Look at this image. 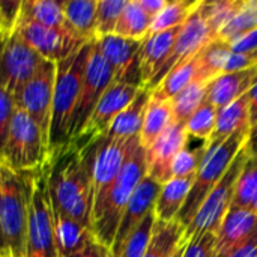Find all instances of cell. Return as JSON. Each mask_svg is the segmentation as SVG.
<instances>
[{
	"mask_svg": "<svg viewBox=\"0 0 257 257\" xmlns=\"http://www.w3.org/2000/svg\"><path fill=\"white\" fill-rule=\"evenodd\" d=\"M48 193L53 209L92 227L93 188L86 146L69 143L50 155Z\"/></svg>",
	"mask_w": 257,
	"mask_h": 257,
	"instance_id": "1",
	"label": "cell"
},
{
	"mask_svg": "<svg viewBox=\"0 0 257 257\" xmlns=\"http://www.w3.org/2000/svg\"><path fill=\"white\" fill-rule=\"evenodd\" d=\"M92 44L93 41L81 45L75 53L57 63L51 123L48 134L50 155L66 148L69 143L71 119L78 102Z\"/></svg>",
	"mask_w": 257,
	"mask_h": 257,
	"instance_id": "2",
	"label": "cell"
},
{
	"mask_svg": "<svg viewBox=\"0 0 257 257\" xmlns=\"http://www.w3.org/2000/svg\"><path fill=\"white\" fill-rule=\"evenodd\" d=\"M146 175V151L140 145L139 139L130 151L126 161L114 184L108 190L105 199L92 214V232L96 241L105 245L107 248H110L113 244L117 226L131 196L134 194V191Z\"/></svg>",
	"mask_w": 257,
	"mask_h": 257,
	"instance_id": "3",
	"label": "cell"
},
{
	"mask_svg": "<svg viewBox=\"0 0 257 257\" xmlns=\"http://www.w3.org/2000/svg\"><path fill=\"white\" fill-rule=\"evenodd\" d=\"M48 167L50 160L36 170L20 173L27 196L26 257H60L48 193Z\"/></svg>",
	"mask_w": 257,
	"mask_h": 257,
	"instance_id": "4",
	"label": "cell"
},
{
	"mask_svg": "<svg viewBox=\"0 0 257 257\" xmlns=\"http://www.w3.org/2000/svg\"><path fill=\"white\" fill-rule=\"evenodd\" d=\"M250 134V128H242L236 131L233 136H230L224 143H221L217 149L206 154L197 175L194 179V184L191 187V191L176 217V221L187 229L191 221L194 220L197 211L200 209L205 199L209 196V193L215 188V185L221 181V178L229 170L230 164L233 163L238 152L245 146L247 139Z\"/></svg>",
	"mask_w": 257,
	"mask_h": 257,
	"instance_id": "5",
	"label": "cell"
},
{
	"mask_svg": "<svg viewBox=\"0 0 257 257\" xmlns=\"http://www.w3.org/2000/svg\"><path fill=\"white\" fill-rule=\"evenodd\" d=\"M50 160V148L35 120L17 108L2 151L0 164L17 173L36 170Z\"/></svg>",
	"mask_w": 257,
	"mask_h": 257,
	"instance_id": "6",
	"label": "cell"
},
{
	"mask_svg": "<svg viewBox=\"0 0 257 257\" xmlns=\"http://www.w3.org/2000/svg\"><path fill=\"white\" fill-rule=\"evenodd\" d=\"M0 230L11 257H26L27 196L20 173L0 164Z\"/></svg>",
	"mask_w": 257,
	"mask_h": 257,
	"instance_id": "7",
	"label": "cell"
},
{
	"mask_svg": "<svg viewBox=\"0 0 257 257\" xmlns=\"http://www.w3.org/2000/svg\"><path fill=\"white\" fill-rule=\"evenodd\" d=\"M247 158L248 155L244 146L235 157L226 175L205 199L191 224L184 230V244L190 242L194 238H200L206 233H217L224 217L232 208L235 184Z\"/></svg>",
	"mask_w": 257,
	"mask_h": 257,
	"instance_id": "8",
	"label": "cell"
},
{
	"mask_svg": "<svg viewBox=\"0 0 257 257\" xmlns=\"http://www.w3.org/2000/svg\"><path fill=\"white\" fill-rule=\"evenodd\" d=\"M140 139L131 140H114L108 137H99L92 143L86 145L90 155V173L93 188V211L102 203L108 190L119 176L130 151L134 143ZM92 211V214H93Z\"/></svg>",
	"mask_w": 257,
	"mask_h": 257,
	"instance_id": "9",
	"label": "cell"
},
{
	"mask_svg": "<svg viewBox=\"0 0 257 257\" xmlns=\"http://www.w3.org/2000/svg\"><path fill=\"white\" fill-rule=\"evenodd\" d=\"M111 83H113L111 68L108 66L107 60L101 54L96 45V41H93L92 50L87 59V65H86V72H84L78 102L71 119L69 143L75 142L80 137L95 107L98 105L101 96L105 93V90L110 87Z\"/></svg>",
	"mask_w": 257,
	"mask_h": 257,
	"instance_id": "10",
	"label": "cell"
},
{
	"mask_svg": "<svg viewBox=\"0 0 257 257\" xmlns=\"http://www.w3.org/2000/svg\"><path fill=\"white\" fill-rule=\"evenodd\" d=\"M57 63L45 60L38 72L14 92L15 107L29 114L48 142Z\"/></svg>",
	"mask_w": 257,
	"mask_h": 257,
	"instance_id": "11",
	"label": "cell"
},
{
	"mask_svg": "<svg viewBox=\"0 0 257 257\" xmlns=\"http://www.w3.org/2000/svg\"><path fill=\"white\" fill-rule=\"evenodd\" d=\"M45 60L17 33L0 39V86L12 95L29 81Z\"/></svg>",
	"mask_w": 257,
	"mask_h": 257,
	"instance_id": "12",
	"label": "cell"
},
{
	"mask_svg": "<svg viewBox=\"0 0 257 257\" xmlns=\"http://www.w3.org/2000/svg\"><path fill=\"white\" fill-rule=\"evenodd\" d=\"M214 39H217V38L214 36V33L199 6L181 27L178 38L173 44V48L170 51V56L167 57V60L164 62V65L161 66V69L158 71V74L155 75V78L149 83V86L146 89L149 92L155 90L158 87V84L161 83V80L173 68H176L179 63L187 62V60L193 59L194 56H197Z\"/></svg>",
	"mask_w": 257,
	"mask_h": 257,
	"instance_id": "13",
	"label": "cell"
},
{
	"mask_svg": "<svg viewBox=\"0 0 257 257\" xmlns=\"http://www.w3.org/2000/svg\"><path fill=\"white\" fill-rule=\"evenodd\" d=\"M142 89L143 87L126 83H111L105 93L101 96L83 133L72 143L77 146H86L93 140L104 137L114 119L136 99Z\"/></svg>",
	"mask_w": 257,
	"mask_h": 257,
	"instance_id": "14",
	"label": "cell"
},
{
	"mask_svg": "<svg viewBox=\"0 0 257 257\" xmlns=\"http://www.w3.org/2000/svg\"><path fill=\"white\" fill-rule=\"evenodd\" d=\"M15 32L44 59L59 63L87 44L69 29H53L35 24L20 17Z\"/></svg>",
	"mask_w": 257,
	"mask_h": 257,
	"instance_id": "15",
	"label": "cell"
},
{
	"mask_svg": "<svg viewBox=\"0 0 257 257\" xmlns=\"http://www.w3.org/2000/svg\"><path fill=\"white\" fill-rule=\"evenodd\" d=\"M113 72V83H126L142 87L140 48L142 41L108 35L95 39Z\"/></svg>",
	"mask_w": 257,
	"mask_h": 257,
	"instance_id": "16",
	"label": "cell"
},
{
	"mask_svg": "<svg viewBox=\"0 0 257 257\" xmlns=\"http://www.w3.org/2000/svg\"><path fill=\"white\" fill-rule=\"evenodd\" d=\"M161 185L151 179L148 175L143 178L134 194L131 196L125 212L120 218V223L116 230V236L113 239L111 247L108 248L110 257H119L125 242L134 233V230L143 223V220L154 212L157 197L160 194Z\"/></svg>",
	"mask_w": 257,
	"mask_h": 257,
	"instance_id": "17",
	"label": "cell"
},
{
	"mask_svg": "<svg viewBox=\"0 0 257 257\" xmlns=\"http://www.w3.org/2000/svg\"><path fill=\"white\" fill-rule=\"evenodd\" d=\"M188 145V133L185 125L172 123L158 140L146 151L148 176L157 184L163 185L173 178L172 166L175 158Z\"/></svg>",
	"mask_w": 257,
	"mask_h": 257,
	"instance_id": "18",
	"label": "cell"
},
{
	"mask_svg": "<svg viewBox=\"0 0 257 257\" xmlns=\"http://www.w3.org/2000/svg\"><path fill=\"white\" fill-rule=\"evenodd\" d=\"M256 230L257 215L254 212L230 208L215 233L214 257H227Z\"/></svg>",
	"mask_w": 257,
	"mask_h": 257,
	"instance_id": "19",
	"label": "cell"
},
{
	"mask_svg": "<svg viewBox=\"0 0 257 257\" xmlns=\"http://www.w3.org/2000/svg\"><path fill=\"white\" fill-rule=\"evenodd\" d=\"M182 26L170 29V30L158 32V33H149L142 41L140 72H142V87L143 89H146L149 86V83L155 78V75L158 74V71L161 69V66L170 56V51L173 48V44H175Z\"/></svg>",
	"mask_w": 257,
	"mask_h": 257,
	"instance_id": "20",
	"label": "cell"
},
{
	"mask_svg": "<svg viewBox=\"0 0 257 257\" xmlns=\"http://www.w3.org/2000/svg\"><path fill=\"white\" fill-rule=\"evenodd\" d=\"M256 80L257 66L245 71L221 74L208 83L206 101L212 104L217 110H220L248 93Z\"/></svg>",
	"mask_w": 257,
	"mask_h": 257,
	"instance_id": "21",
	"label": "cell"
},
{
	"mask_svg": "<svg viewBox=\"0 0 257 257\" xmlns=\"http://www.w3.org/2000/svg\"><path fill=\"white\" fill-rule=\"evenodd\" d=\"M242 128H251L250 125V104L248 95L245 93L239 99L230 102L229 105L218 110L217 114V125L214 134L208 142H205L206 154L217 149L221 143H224L230 136Z\"/></svg>",
	"mask_w": 257,
	"mask_h": 257,
	"instance_id": "22",
	"label": "cell"
},
{
	"mask_svg": "<svg viewBox=\"0 0 257 257\" xmlns=\"http://www.w3.org/2000/svg\"><path fill=\"white\" fill-rule=\"evenodd\" d=\"M53 223H54V233L56 242L60 257H66L78 253L87 244H90L95 238L92 227L81 224L80 221L65 215L63 212L53 209Z\"/></svg>",
	"mask_w": 257,
	"mask_h": 257,
	"instance_id": "23",
	"label": "cell"
},
{
	"mask_svg": "<svg viewBox=\"0 0 257 257\" xmlns=\"http://www.w3.org/2000/svg\"><path fill=\"white\" fill-rule=\"evenodd\" d=\"M196 176L187 178H172L161 185L160 194L155 202L154 214L158 221L170 223L175 221L179 215L190 191L194 184Z\"/></svg>",
	"mask_w": 257,
	"mask_h": 257,
	"instance_id": "24",
	"label": "cell"
},
{
	"mask_svg": "<svg viewBox=\"0 0 257 257\" xmlns=\"http://www.w3.org/2000/svg\"><path fill=\"white\" fill-rule=\"evenodd\" d=\"M149 98L151 92L148 89H142L136 99L114 119L105 137L114 140H131L134 137H139L142 133Z\"/></svg>",
	"mask_w": 257,
	"mask_h": 257,
	"instance_id": "25",
	"label": "cell"
},
{
	"mask_svg": "<svg viewBox=\"0 0 257 257\" xmlns=\"http://www.w3.org/2000/svg\"><path fill=\"white\" fill-rule=\"evenodd\" d=\"M96 8L98 0L63 2L66 27L86 42L96 39Z\"/></svg>",
	"mask_w": 257,
	"mask_h": 257,
	"instance_id": "26",
	"label": "cell"
},
{
	"mask_svg": "<svg viewBox=\"0 0 257 257\" xmlns=\"http://www.w3.org/2000/svg\"><path fill=\"white\" fill-rule=\"evenodd\" d=\"M172 123H173V111H172L170 101H163L151 96L146 107L142 133H140V145L145 149L151 148Z\"/></svg>",
	"mask_w": 257,
	"mask_h": 257,
	"instance_id": "27",
	"label": "cell"
},
{
	"mask_svg": "<svg viewBox=\"0 0 257 257\" xmlns=\"http://www.w3.org/2000/svg\"><path fill=\"white\" fill-rule=\"evenodd\" d=\"M184 230L185 229L176 220L170 223L157 220L145 257H175L185 245Z\"/></svg>",
	"mask_w": 257,
	"mask_h": 257,
	"instance_id": "28",
	"label": "cell"
},
{
	"mask_svg": "<svg viewBox=\"0 0 257 257\" xmlns=\"http://www.w3.org/2000/svg\"><path fill=\"white\" fill-rule=\"evenodd\" d=\"M152 21L154 18L145 12L139 0H128L119 17V21L116 24L113 35H117L126 39L143 41L149 35Z\"/></svg>",
	"mask_w": 257,
	"mask_h": 257,
	"instance_id": "29",
	"label": "cell"
},
{
	"mask_svg": "<svg viewBox=\"0 0 257 257\" xmlns=\"http://www.w3.org/2000/svg\"><path fill=\"white\" fill-rule=\"evenodd\" d=\"M194 81H197V56L173 68L161 80L158 87L151 92V96L163 101H170L181 90H184L187 86H190Z\"/></svg>",
	"mask_w": 257,
	"mask_h": 257,
	"instance_id": "30",
	"label": "cell"
},
{
	"mask_svg": "<svg viewBox=\"0 0 257 257\" xmlns=\"http://www.w3.org/2000/svg\"><path fill=\"white\" fill-rule=\"evenodd\" d=\"M21 18L39 26L68 29L63 14V2L54 0H23Z\"/></svg>",
	"mask_w": 257,
	"mask_h": 257,
	"instance_id": "31",
	"label": "cell"
},
{
	"mask_svg": "<svg viewBox=\"0 0 257 257\" xmlns=\"http://www.w3.org/2000/svg\"><path fill=\"white\" fill-rule=\"evenodd\" d=\"M230 53L229 44L214 39L197 54V81L209 83L223 74L224 63Z\"/></svg>",
	"mask_w": 257,
	"mask_h": 257,
	"instance_id": "32",
	"label": "cell"
},
{
	"mask_svg": "<svg viewBox=\"0 0 257 257\" xmlns=\"http://www.w3.org/2000/svg\"><path fill=\"white\" fill-rule=\"evenodd\" d=\"M257 205V157H248L236 179L233 191V209L254 212Z\"/></svg>",
	"mask_w": 257,
	"mask_h": 257,
	"instance_id": "33",
	"label": "cell"
},
{
	"mask_svg": "<svg viewBox=\"0 0 257 257\" xmlns=\"http://www.w3.org/2000/svg\"><path fill=\"white\" fill-rule=\"evenodd\" d=\"M208 83L194 81L181 90L173 99H170L173 111V123L185 125L190 117L197 111V108L206 101Z\"/></svg>",
	"mask_w": 257,
	"mask_h": 257,
	"instance_id": "34",
	"label": "cell"
},
{
	"mask_svg": "<svg viewBox=\"0 0 257 257\" xmlns=\"http://www.w3.org/2000/svg\"><path fill=\"white\" fill-rule=\"evenodd\" d=\"M202 0H176L167 2L166 8L154 18L149 33H158L182 26L191 14L200 6Z\"/></svg>",
	"mask_w": 257,
	"mask_h": 257,
	"instance_id": "35",
	"label": "cell"
},
{
	"mask_svg": "<svg viewBox=\"0 0 257 257\" xmlns=\"http://www.w3.org/2000/svg\"><path fill=\"white\" fill-rule=\"evenodd\" d=\"M244 0H217V2H202L200 11L208 21L212 33L218 38L220 32L232 21V18L241 9Z\"/></svg>",
	"mask_w": 257,
	"mask_h": 257,
	"instance_id": "36",
	"label": "cell"
},
{
	"mask_svg": "<svg viewBox=\"0 0 257 257\" xmlns=\"http://www.w3.org/2000/svg\"><path fill=\"white\" fill-rule=\"evenodd\" d=\"M257 29V0H244L238 14L220 32L217 39L232 42L233 39Z\"/></svg>",
	"mask_w": 257,
	"mask_h": 257,
	"instance_id": "37",
	"label": "cell"
},
{
	"mask_svg": "<svg viewBox=\"0 0 257 257\" xmlns=\"http://www.w3.org/2000/svg\"><path fill=\"white\" fill-rule=\"evenodd\" d=\"M217 114H218V110L212 104L205 101L197 108V111L190 117V120L185 123L188 137L208 142L211 136L214 134L215 125H217Z\"/></svg>",
	"mask_w": 257,
	"mask_h": 257,
	"instance_id": "38",
	"label": "cell"
},
{
	"mask_svg": "<svg viewBox=\"0 0 257 257\" xmlns=\"http://www.w3.org/2000/svg\"><path fill=\"white\" fill-rule=\"evenodd\" d=\"M128 0H98L96 8V39L114 33L119 17Z\"/></svg>",
	"mask_w": 257,
	"mask_h": 257,
	"instance_id": "39",
	"label": "cell"
},
{
	"mask_svg": "<svg viewBox=\"0 0 257 257\" xmlns=\"http://www.w3.org/2000/svg\"><path fill=\"white\" fill-rule=\"evenodd\" d=\"M155 221H157L155 214L151 212L143 220V223L134 230V233L128 238L119 257H145L146 248H148L151 236H152Z\"/></svg>",
	"mask_w": 257,
	"mask_h": 257,
	"instance_id": "40",
	"label": "cell"
},
{
	"mask_svg": "<svg viewBox=\"0 0 257 257\" xmlns=\"http://www.w3.org/2000/svg\"><path fill=\"white\" fill-rule=\"evenodd\" d=\"M206 157V148L202 145L196 149H184L178 154V157L173 161L172 166V175L173 178H187V176H196L203 160Z\"/></svg>",
	"mask_w": 257,
	"mask_h": 257,
	"instance_id": "41",
	"label": "cell"
},
{
	"mask_svg": "<svg viewBox=\"0 0 257 257\" xmlns=\"http://www.w3.org/2000/svg\"><path fill=\"white\" fill-rule=\"evenodd\" d=\"M21 0H0V33L9 36L15 32L21 17Z\"/></svg>",
	"mask_w": 257,
	"mask_h": 257,
	"instance_id": "42",
	"label": "cell"
},
{
	"mask_svg": "<svg viewBox=\"0 0 257 257\" xmlns=\"http://www.w3.org/2000/svg\"><path fill=\"white\" fill-rule=\"evenodd\" d=\"M15 110L17 107L14 101V95L0 86V157H2V151H3V146L9 133V126H11Z\"/></svg>",
	"mask_w": 257,
	"mask_h": 257,
	"instance_id": "43",
	"label": "cell"
},
{
	"mask_svg": "<svg viewBox=\"0 0 257 257\" xmlns=\"http://www.w3.org/2000/svg\"><path fill=\"white\" fill-rule=\"evenodd\" d=\"M215 233H206L185 244L181 257H214Z\"/></svg>",
	"mask_w": 257,
	"mask_h": 257,
	"instance_id": "44",
	"label": "cell"
},
{
	"mask_svg": "<svg viewBox=\"0 0 257 257\" xmlns=\"http://www.w3.org/2000/svg\"><path fill=\"white\" fill-rule=\"evenodd\" d=\"M229 48L232 53H253V51H257V29L233 39L232 42H229Z\"/></svg>",
	"mask_w": 257,
	"mask_h": 257,
	"instance_id": "45",
	"label": "cell"
},
{
	"mask_svg": "<svg viewBox=\"0 0 257 257\" xmlns=\"http://www.w3.org/2000/svg\"><path fill=\"white\" fill-rule=\"evenodd\" d=\"M227 257H257V230Z\"/></svg>",
	"mask_w": 257,
	"mask_h": 257,
	"instance_id": "46",
	"label": "cell"
},
{
	"mask_svg": "<svg viewBox=\"0 0 257 257\" xmlns=\"http://www.w3.org/2000/svg\"><path fill=\"white\" fill-rule=\"evenodd\" d=\"M66 257H110V254H108V248L105 245H102L101 242L93 239L90 244H87L78 253H74V254Z\"/></svg>",
	"mask_w": 257,
	"mask_h": 257,
	"instance_id": "47",
	"label": "cell"
},
{
	"mask_svg": "<svg viewBox=\"0 0 257 257\" xmlns=\"http://www.w3.org/2000/svg\"><path fill=\"white\" fill-rule=\"evenodd\" d=\"M139 3L148 15L155 18L166 8L167 0H139Z\"/></svg>",
	"mask_w": 257,
	"mask_h": 257,
	"instance_id": "48",
	"label": "cell"
},
{
	"mask_svg": "<svg viewBox=\"0 0 257 257\" xmlns=\"http://www.w3.org/2000/svg\"><path fill=\"white\" fill-rule=\"evenodd\" d=\"M247 95H248V104H250V125L253 126L257 123V80Z\"/></svg>",
	"mask_w": 257,
	"mask_h": 257,
	"instance_id": "49",
	"label": "cell"
},
{
	"mask_svg": "<svg viewBox=\"0 0 257 257\" xmlns=\"http://www.w3.org/2000/svg\"><path fill=\"white\" fill-rule=\"evenodd\" d=\"M245 151L248 157H257V123L250 128V134L245 143Z\"/></svg>",
	"mask_w": 257,
	"mask_h": 257,
	"instance_id": "50",
	"label": "cell"
},
{
	"mask_svg": "<svg viewBox=\"0 0 257 257\" xmlns=\"http://www.w3.org/2000/svg\"><path fill=\"white\" fill-rule=\"evenodd\" d=\"M0 254H6V256H9V253H8V248H6V245H5V242H3L2 230H0Z\"/></svg>",
	"mask_w": 257,
	"mask_h": 257,
	"instance_id": "51",
	"label": "cell"
},
{
	"mask_svg": "<svg viewBox=\"0 0 257 257\" xmlns=\"http://www.w3.org/2000/svg\"><path fill=\"white\" fill-rule=\"evenodd\" d=\"M184 247H185V245H184ZM184 247H182V248H181V250H179V251H178V253L175 254V257H181V256H182V251H184Z\"/></svg>",
	"mask_w": 257,
	"mask_h": 257,
	"instance_id": "52",
	"label": "cell"
},
{
	"mask_svg": "<svg viewBox=\"0 0 257 257\" xmlns=\"http://www.w3.org/2000/svg\"><path fill=\"white\" fill-rule=\"evenodd\" d=\"M254 214L257 215V205H256V208H254Z\"/></svg>",
	"mask_w": 257,
	"mask_h": 257,
	"instance_id": "53",
	"label": "cell"
},
{
	"mask_svg": "<svg viewBox=\"0 0 257 257\" xmlns=\"http://www.w3.org/2000/svg\"><path fill=\"white\" fill-rule=\"evenodd\" d=\"M0 257H11V256H6V254H0Z\"/></svg>",
	"mask_w": 257,
	"mask_h": 257,
	"instance_id": "54",
	"label": "cell"
},
{
	"mask_svg": "<svg viewBox=\"0 0 257 257\" xmlns=\"http://www.w3.org/2000/svg\"><path fill=\"white\" fill-rule=\"evenodd\" d=\"M0 39H2V33H0Z\"/></svg>",
	"mask_w": 257,
	"mask_h": 257,
	"instance_id": "55",
	"label": "cell"
}]
</instances>
